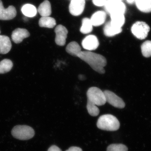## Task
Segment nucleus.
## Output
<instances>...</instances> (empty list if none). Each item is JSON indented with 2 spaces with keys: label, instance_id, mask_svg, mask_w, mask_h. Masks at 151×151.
<instances>
[{
  "label": "nucleus",
  "instance_id": "obj_1",
  "mask_svg": "<svg viewBox=\"0 0 151 151\" xmlns=\"http://www.w3.org/2000/svg\"><path fill=\"white\" fill-rule=\"evenodd\" d=\"M78 57L89 64L93 70L100 74L105 73L104 67L107 65L105 57L91 51H81Z\"/></svg>",
  "mask_w": 151,
  "mask_h": 151
},
{
  "label": "nucleus",
  "instance_id": "obj_2",
  "mask_svg": "<svg viewBox=\"0 0 151 151\" xmlns=\"http://www.w3.org/2000/svg\"><path fill=\"white\" fill-rule=\"evenodd\" d=\"M97 126L100 129L116 131L120 128V124L115 116L111 114H106L100 117L97 121Z\"/></svg>",
  "mask_w": 151,
  "mask_h": 151
},
{
  "label": "nucleus",
  "instance_id": "obj_3",
  "mask_svg": "<svg viewBox=\"0 0 151 151\" xmlns=\"http://www.w3.org/2000/svg\"><path fill=\"white\" fill-rule=\"evenodd\" d=\"M87 104L94 106H102L106 103L104 92L97 87H92L87 92Z\"/></svg>",
  "mask_w": 151,
  "mask_h": 151
},
{
  "label": "nucleus",
  "instance_id": "obj_4",
  "mask_svg": "<svg viewBox=\"0 0 151 151\" xmlns=\"http://www.w3.org/2000/svg\"><path fill=\"white\" fill-rule=\"evenodd\" d=\"M12 134L14 137L21 140L32 139L35 135V131L32 127L26 125H18L14 127Z\"/></svg>",
  "mask_w": 151,
  "mask_h": 151
},
{
  "label": "nucleus",
  "instance_id": "obj_5",
  "mask_svg": "<svg viewBox=\"0 0 151 151\" xmlns=\"http://www.w3.org/2000/svg\"><path fill=\"white\" fill-rule=\"evenodd\" d=\"M150 31V26L146 22L138 21L134 23L131 28L133 35L139 40L145 39Z\"/></svg>",
  "mask_w": 151,
  "mask_h": 151
},
{
  "label": "nucleus",
  "instance_id": "obj_6",
  "mask_svg": "<svg viewBox=\"0 0 151 151\" xmlns=\"http://www.w3.org/2000/svg\"><path fill=\"white\" fill-rule=\"evenodd\" d=\"M104 7L106 12L110 14L117 13L125 14L127 9L124 3L118 0H107Z\"/></svg>",
  "mask_w": 151,
  "mask_h": 151
},
{
  "label": "nucleus",
  "instance_id": "obj_7",
  "mask_svg": "<svg viewBox=\"0 0 151 151\" xmlns=\"http://www.w3.org/2000/svg\"><path fill=\"white\" fill-rule=\"evenodd\" d=\"M103 92L105 94L106 102L115 108L122 109L125 107L124 100L114 92L109 90H105Z\"/></svg>",
  "mask_w": 151,
  "mask_h": 151
},
{
  "label": "nucleus",
  "instance_id": "obj_8",
  "mask_svg": "<svg viewBox=\"0 0 151 151\" xmlns=\"http://www.w3.org/2000/svg\"><path fill=\"white\" fill-rule=\"evenodd\" d=\"M85 7V0H70L69 11L73 16H79L83 13Z\"/></svg>",
  "mask_w": 151,
  "mask_h": 151
},
{
  "label": "nucleus",
  "instance_id": "obj_9",
  "mask_svg": "<svg viewBox=\"0 0 151 151\" xmlns=\"http://www.w3.org/2000/svg\"><path fill=\"white\" fill-rule=\"evenodd\" d=\"M55 42L59 46H64L66 42L68 31L67 29L62 25H58L55 29Z\"/></svg>",
  "mask_w": 151,
  "mask_h": 151
},
{
  "label": "nucleus",
  "instance_id": "obj_10",
  "mask_svg": "<svg viewBox=\"0 0 151 151\" xmlns=\"http://www.w3.org/2000/svg\"><path fill=\"white\" fill-rule=\"evenodd\" d=\"M17 15V11L14 6H9L8 8L5 9L2 2L0 0V19L8 20L12 19Z\"/></svg>",
  "mask_w": 151,
  "mask_h": 151
},
{
  "label": "nucleus",
  "instance_id": "obj_11",
  "mask_svg": "<svg viewBox=\"0 0 151 151\" xmlns=\"http://www.w3.org/2000/svg\"><path fill=\"white\" fill-rule=\"evenodd\" d=\"M82 46L86 50L91 51L97 48L99 45L98 39L96 36L89 35L86 37L82 40Z\"/></svg>",
  "mask_w": 151,
  "mask_h": 151
},
{
  "label": "nucleus",
  "instance_id": "obj_12",
  "mask_svg": "<svg viewBox=\"0 0 151 151\" xmlns=\"http://www.w3.org/2000/svg\"><path fill=\"white\" fill-rule=\"evenodd\" d=\"M107 17L106 12L103 11H98L92 15L90 20L93 26L99 27L104 24Z\"/></svg>",
  "mask_w": 151,
  "mask_h": 151
},
{
  "label": "nucleus",
  "instance_id": "obj_13",
  "mask_svg": "<svg viewBox=\"0 0 151 151\" xmlns=\"http://www.w3.org/2000/svg\"><path fill=\"white\" fill-rule=\"evenodd\" d=\"M30 36L29 32L25 29L17 28L13 32L12 38L15 43L19 44L22 42L25 38Z\"/></svg>",
  "mask_w": 151,
  "mask_h": 151
},
{
  "label": "nucleus",
  "instance_id": "obj_14",
  "mask_svg": "<svg viewBox=\"0 0 151 151\" xmlns=\"http://www.w3.org/2000/svg\"><path fill=\"white\" fill-rule=\"evenodd\" d=\"M122 28H119L112 24L110 21L106 23L105 25L103 32L104 35L108 37H111L119 34L122 32Z\"/></svg>",
  "mask_w": 151,
  "mask_h": 151
},
{
  "label": "nucleus",
  "instance_id": "obj_15",
  "mask_svg": "<svg viewBox=\"0 0 151 151\" xmlns=\"http://www.w3.org/2000/svg\"><path fill=\"white\" fill-rule=\"evenodd\" d=\"M12 45L9 38L6 36L0 35V54H6L10 51Z\"/></svg>",
  "mask_w": 151,
  "mask_h": 151
},
{
  "label": "nucleus",
  "instance_id": "obj_16",
  "mask_svg": "<svg viewBox=\"0 0 151 151\" xmlns=\"http://www.w3.org/2000/svg\"><path fill=\"white\" fill-rule=\"evenodd\" d=\"M110 15L111 17L110 22L111 23L117 27L122 28L125 22L124 14L117 13Z\"/></svg>",
  "mask_w": 151,
  "mask_h": 151
},
{
  "label": "nucleus",
  "instance_id": "obj_17",
  "mask_svg": "<svg viewBox=\"0 0 151 151\" xmlns=\"http://www.w3.org/2000/svg\"><path fill=\"white\" fill-rule=\"evenodd\" d=\"M38 12L42 17H50L52 13L51 6L48 0H45L40 4L38 8Z\"/></svg>",
  "mask_w": 151,
  "mask_h": 151
},
{
  "label": "nucleus",
  "instance_id": "obj_18",
  "mask_svg": "<svg viewBox=\"0 0 151 151\" xmlns=\"http://www.w3.org/2000/svg\"><path fill=\"white\" fill-rule=\"evenodd\" d=\"M135 4L139 10L142 12H151V0H136Z\"/></svg>",
  "mask_w": 151,
  "mask_h": 151
},
{
  "label": "nucleus",
  "instance_id": "obj_19",
  "mask_svg": "<svg viewBox=\"0 0 151 151\" xmlns=\"http://www.w3.org/2000/svg\"><path fill=\"white\" fill-rule=\"evenodd\" d=\"M56 24L55 20L50 17H42L39 21V24L42 27L52 28Z\"/></svg>",
  "mask_w": 151,
  "mask_h": 151
},
{
  "label": "nucleus",
  "instance_id": "obj_20",
  "mask_svg": "<svg viewBox=\"0 0 151 151\" xmlns=\"http://www.w3.org/2000/svg\"><path fill=\"white\" fill-rule=\"evenodd\" d=\"M66 51L70 55L77 57L81 51L80 45L76 42L74 41L70 42L68 45Z\"/></svg>",
  "mask_w": 151,
  "mask_h": 151
},
{
  "label": "nucleus",
  "instance_id": "obj_21",
  "mask_svg": "<svg viewBox=\"0 0 151 151\" xmlns=\"http://www.w3.org/2000/svg\"><path fill=\"white\" fill-rule=\"evenodd\" d=\"M93 25L90 19L85 17L82 19V24L80 28V32L84 34H87L92 32L93 29Z\"/></svg>",
  "mask_w": 151,
  "mask_h": 151
},
{
  "label": "nucleus",
  "instance_id": "obj_22",
  "mask_svg": "<svg viewBox=\"0 0 151 151\" xmlns=\"http://www.w3.org/2000/svg\"><path fill=\"white\" fill-rule=\"evenodd\" d=\"M22 12L25 16L29 17H33L35 16L37 13V10L34 6L30 4H26L23 6Z\"/></svg>",
  "mask_w": 151,
  "mask_h": 151
},
{
  "label": "nucleus",
  "instance_id": "obj_23",
  "mask_svg": "<svg viewBox=\"0 0 151 151\" xmlns=\"http://www.w3.org/2000/svg\"><path fill=\"white\" fill-rule=\"evenodd\" d=\"M13 66L12 60L5 59L0 62V74L7 73L10 71Z\"/></svg>",
  "mask_w": 151,
  "mask_h": 151
},
{
  "label": "nucleus",
  "instance_id": "obj_24",
  "mask_svg": "<svg viewBox=\"0 0 151 151\" xmlns=\"http://www.w3.org/2000/svg\"><path fill=\"white\" fill-rule=\"evenodd\" d=\"M141 50L143 56L146 58L151 56V41L147 40L141 45Z\"/></svg>",
  "mask_w": 151,
  "mask_h": 151
},
{
  "label": "nucleus",
  "instance_id": "obj_25",
  "mask_svg": "<svg viewBox=\"0 0 151 151\" xmlns=\"http://www.w3.org/2000/svg\"><path fill=\"white\" fill-rule=\"evenodd\" d=\"M128 147L122 144H114L108 147L107 151H128Z\"/></svg>",
  "mask_w": 151,
  "mask_h": 151
},
{
  "label": "nucleus",
  "instance_id": "obj_26",
  "mask_svg": "<svg viewBox=\"0 0 151 151\" xmlns=\"http://www.w3.org/2000/svg\"><path fill=\"white\" fill-rule=\"evenodd\" d=\"M86 108H87L88 113L90 116H98V114L100 113V110L97 108V106L87 104Z\"/></svg>",
  "mask_w": 151,
  "mask_h": 151
},
{
  "label": "nucleus",
  "instance_id": "obj_27",
  "mask_svg": "<svg viewBox=\"0 0 151 151\" xmlns=\"http://www.w3.org/2000/svg\"><path fill=\"white\" fill-rule=\"evenodd\" d=\"M107 0H92V2L95 6L98 7L104 6Z\"/></svg>",
  "mask_w": 151,
  "mask_h": 151
},
{
  "label": "nucleus",
  "instance_id": "obj_28",
  "mask_svg": "<svg viewBox=\"0 0 151 151\" xmlns=\"http://www.w3.org/2000/svg\"><path fill=\"white\" fill-rule=\"evenodd\" d=\"M47 151H62V150L57 146L52 145L49 148Z\"/></svg>",
  "mask_w": 151,
  "mask_h": 151
},
{
  "label": "nucleus",
  "instance_id": "obj_29",
  "mask_svg": "<svg viewBox=\"0 0 151 151\" xmlns=\"http://www.w3.org/2000/svg\"><path fill=\"white\" fill-rule=\"evenodd\" d=\"M65 151H82V150L78 147H72Z\"/></svg>",
  "mask_w": 151,
  "mask_h": 151
},
{
  "label": "nucleus",
  "instance_id": "obj_30",
  "mask_svg": "<svg viewBox=\"0 0 151 151\" xmlns=\"http://www.w3.org/2000/svg\"><path fill=\"white\" fill-rule=\"evenodd\" d=\"M126 1H127V2L128 4H132L135 3L136 0H126Z\"/></svg>",
  "mask_w": 151,
  "mask_h": 151
},
{
  "label": "nucleus",
  "instance_id": "obj_31",
  "mask_svg": "<svg viewBox=\"0 0 151 151\" xmlns=\"http://www.w3.org/2000/svg\"><path fill=\"white\" fill-rule=\"evenodd\" d=\"M118 1H122L123 0H118Z\"/></svg>",
  "mask_w": 151,
  "mask_h": 151
},
{
  "label": "nucleus",
  "instance_id": "obj_32",
  "mask_svg": "<svg viewBox=\"0 0 151 151\" xmlns=\"http://www.w3.org/2000/svg\"><path fill=\"white\" fill-rule=\"evenodd\" d=\"M0 33H1V31H0Z\"/></svg>",
  "mask_w": 151,
  "mask_h": 151
}]
</instances>
